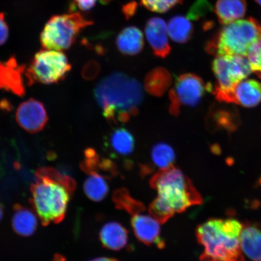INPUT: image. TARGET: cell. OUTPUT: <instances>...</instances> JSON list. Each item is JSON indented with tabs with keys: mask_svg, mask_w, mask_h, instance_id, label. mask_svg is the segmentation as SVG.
<instances>
[{
	"mask_svg": "<svg viewBox=\"0 0 261 261\" xmlns=\"http://www.w3.org/2000/svg\"><path fill=\"white\" fill-rule=\"evenodd\" d=\"M25 71V65L18 64L14 56L6 61H0V90L24 96Z\"/></svg>",
	"mask_w": 261,
	"mask_h": 261,
	"instance_id": "cell-11",
	"label": "cell"
},
{
	"mask_svg": "<svg viewBox=\"0 0 261 261\" xmlns=\"http://www.w3.org/2000/svg\"><path fill=\"white\" fill-rule=\"evenodd\" d=\"M150 186L175 213H182L203 203V198L191 179L174 166L155 173L150 179Z\"/></svg>",
	"mask_w": 261,
	"mask_h": 261,
	"instance_id": "cell-4",
	"label": "cell"
},
{
	"mask_svg": "<svg viewBox=\"0 0 261 261\" xmlns=\"http://www.w3.org/2000/svg\"><path fill=\"white\" fill-rule=\"evenodd\" d=\"M3 215H4V208H3L2 204L0 203V221L3 219Z\"/></svg>",
	"mask_w": 261,
	"mask_h": 261,
	"instance_id": "cell-38",
	"label": "cell"
},
{
	"mask_svg": "<svg viewBox=\"0 0 261 261\" xmlns=\"http://www.w3.org/2000/svg\"><path fill=\"white\" fill-rule=\"evenodd\" d=\"M260 39L261 26L256 19H239L222 28L208 42L205 49L217 57H247L250 49Z\"/></svg>",
	"mask_w": 261,
	"mask_h": 261,
	"instance_id": "cell-5",
	"label": "cell"
},
{
	"mask_svg": "<svg viewBox=\"0 0 261 261\" xmlns=\"http://www.w3.org/2000/svg\"><path fill=\"white\" fill-rule=\"evenodd\" d=\"M76 184L69 176L56 169L42 167L35 172V180L31 185L30 201L42 226L63 221L70 197Z\"/></svg>",
	"mask_w": 261,
	"mask_h": 261,
	"instance_id": "cell-1",
	"label": "cell"
},
{
	"mask_svg": "<svg viewBox=\"0 0 261 261\" xmlns=\"http://www.w3.org/2000/svg\"><path fill=\"white\" fill-rule=\"evenodd\" d=\"M137 6H137L136 3L135 2L129 3V4L124 6L123 12L126 18H129L135 14Z\"/></svg>",
	"mask_w": 261,
	"mask_h": 261,
	"instance_id": "cell-35",
	"label": "cell"
},
{
	"mask_svg": "<svg viewBox=\"0 0 261 261\" xmlns=\"http://www.w3.org/2000/svg\"><path fill=\"white\" fill-rule=\"evenodd\" d=\"M99 238L103 246L107 249L120 250L128 243V231L122 225L116 222H110L101 228Z\"/></svg>",
	"mask_w": 261,
	"mask_h": 261,
	"instance_id": "cell-17",
	"label": "cell"
},
{
	"mask_svg": "<svg viewBox=\"0 0 261 261\" xmlns=\"http://www.w3.org/2000/svg\"><path fill=\"white\" fill-rule=\"evenodd\" d=\"M12 226L16 233L21 237L32 236L38 227V220L34 212L22 205L15 204L12 219Z\"/></svg>",
	"mask_w": 261,
	"mask_h": 261,
	"instance_id": "cell-18",
	"label": "cell"
},
{
	"mask_svg": "<svg viewBox=\"0 0 261 261\" xmlns=\"http://www.w3.org/2000/svg\"><path fill=\"white\" fill-rule=\"evenodd\" d=\"M116 46L123 55L135 56L140 54L144 46L143 33L135 26L124 28L117 35Z\"/></svg>",
	"mask_w": 261,
	"mask_h": 261,
	"instance_id": "cell-16",
	"label": "cell"
},
{
	"mask_svg": "<svg viewBox=\"0 0 261 261\" xmlns=\"http://www.w3.org/2000/svg\"><path fill=\"white\" fill-rule=\"evenodd\" d=\"M9 37V28L6 21L5 16L0 13V45L5 44Z\"/></svg>",
	"mask_w": 261,
	"mask_h": 261,
	"instance_id": "cell-33",
	"label": "cell"
},
{
	"mask_svg": "<svg viewBox=\"0 0 261 261\" xmlns=\"http://www.w3.org/2000/svg\"><path fill=\"white\" fill-rule=\"evenodd\" d=\"M15 119L19 126L32 134L41 132L48 120L44 104L34 99L25 100L19 106Z\"/></svg>",
	"mask_w": 261,
	"mask_h": 261,
	"instance_id": "cell-10",
	"label": "cell"
},
{
	"mask_svg": "<svg viewBox=\"0 0 261 261\" xmlns=\"http://www.w3.org/2000/svg\"><path fill=\"white\" fill-rule=\"evenodd\" d=\"M213 8L205 0H197L189 10L187 18L190 20L198 21L210 13Z\"/></svg>",
	"mask_w": 261,
	"mask_h": 261,
	"instance_id": "cell-30",
	"label": "cell"
},
{
	"mask_svg": "<svg viewBox=\"0 0 261 261\" xmlns=\"http://www.w3.org/2000/svg\"><path fill=\"white\" fill-rule=\"evenodd\" d=\"M168 31L169 37L177 43L184 44L190 40L194 27L190 19L181 15H176L169 20Z\"/></svg>",
	"mask_w": 261,
	"mask_h": 261,
	"instance_id": "cell-22",
	"label": "cell"
},
{
	"mask_svg": "<svg viewBox=\"0 0 261 261\" xmlns=\"http://www.w3.org/2000/svg\"><path fill=\"white\" fill-rule=\"evenodd\" d=\"M257 75H258V76L261 79V73H257Z\"/></svg>",
	"mask_w": 261,
	"mask_h": 261,
	"instance_id": "cell-40",
	"label": "cell"
},
{
	"mask_svg": "<svg viewBox=\"0 0 261 261\" xmlns=\"http://www.w3.org/2000/svg\"><path fill=\"white\" fill-rule=\"evenodd\" d=\"M107 178L97 172L89 174L84 184V191L90 200L99 202L107 197L109 191Z\"/></svg>",
	"mask_w": 261,
	"mask_h": 261,
	"instance_id": "cell-23",
	"label": "cell"
},
{
	"mask_svg": "<svg viewBox=\"0 0 261 261\" xmlns=\"http://www.w3.org/2000/svg\"><path fill=\"white\" fill-rule=\"evenodd\" d=\"M54 261H65L64 257L60 254H57L55 256Z\"/></svg>",
	"mask_w": 261,
	"mask_h": 261,
	"instance_id": "cell-37",
	"label": "cell"
},
{
	"mask_svg": "<svg viewBox=\"0 0 261 261\" xmlns=\"http://www.w3.org/2000/svg\"><path fill=\"white\" fill-rule=\"evenodd\" d=\"M90 261H119L116 259L110 258V257H97V258L94 259Z\"/></svg>",
	"mask_w": 261,
	"mask_h": 261,
	"instance_id": "cell-36",
	"label": "cell"
},
{
	"mask_svg": "<svg viewBox=\"0 0 261 261\" xmlns=\"http://www.w3.org/2000/svg\"><path fill=\"white\" fill-rule=\"evenodd\" d=\"M100 70L99 63L95 61H90L84 65L82 70V76L87 81L93 80L99 75Z\"/></svg>",
	"mask_w": 261,
	"mask_h": 261,
	"instance_id": "cell-32",
	"label": "cell"
},
{
	"mask_svg": "<svg viewBox=\"0 0 261 261\" xmlns=\"http://www.w3.org/2000/svg\"><path fill=\"white\" fill-rule=\"evenodd\" d=\"M261 102V84L256 80L241 81L228 97L227 103L245 107H255Z\"/></svg>",
	"mask_w": 261,
	"mask_h": 261,
	"instance_id": "cell-14",
	"label": "cell"
},
{
	"mask_svg": "<svg viewBox=\"0 0 261 261\" xmlns=\"http://www.w3.org/2000/svg\"><path fill=\"white\" fill-rule=\"evenodd\" d=\"M155 218L141 214L134 215L132 226L137 238L148 246L155 245L160 249L165 247V241L161 236V226Z\"/></svg>",
	"mask_w": 261,
	"mask_h": 261,
	"instance_id": "cell-13",
	"label": "cell"
},
{
	"mask_svg": "<svg viewBox=\"0 0 261 261\" xmlns=\"http://www.w3.org/2000/svg\"><path fill=\"white\" fill-rule=\"evenodd\" d=\"M247 11L245 0H218L215 13L222 24H228L243 18Z\"/></svg>",
	"mask_w": 261,
	"mask_h": 261,
	"instance_id": "cell-19",
	"label": "cell"
},
{
	"mask_svg": "<svg viewBox=\"0 0 261 261\" xmlns=\"http://www.w3.org/2000/svg\"><path fill=\"white\" fill-rule=\"evenodd\" d=\"M94 98L111 124L126 123L139 113L143 100L142 85L135 78L114 73L101 80L93 91Z\"/></svg>",
	"mask_w": 261,
	"mask_h": 261,
	"instance_id": "cell-2",
	"label": "cell"
},
{
	"mask_svg": "<svg viewBox=\"0 0 261 261\" xmlns=\"http://www.w3.org/2000/svg\"><path fill=\"white\" fill-rule=\"evenodd\" d=\"M100 158L95 150L93 148H87L84 151V159L81 163L80 167L82 170L87 174L92 172L99 174V165Z\"/></svg>",
	"mask_w": 261,
	"mask_h": 261,
	"instance_id": "cell-28",
	"label": "cell"
},
{
	"mask_svg": "<svg viewBox=\"0 0 261 261\" xmlns=\"http://www.w3.org/2000/svg\"><path fill=\"white\" fill-rule=\"evenodd\" d=\"M151 156L153 163L160 169V170L174 166L175 161V151L168 143H156L152 146Z\"/></svg>",
	"mask_w": 261,
	"mask_h": 261,
	"instance_id": "cell-25",
	"label": "cell"
},
{
	"mask_svg": "<svg viewBox=\"0 0 261 261\" xmlns=\"http://www.w3.org/2000/svg\"><path fill=\"white\" fill-rule=\"evenodd\" d=\"M92 24V21L78 12L54 16L41 32L42 46L46 50H67L74 44L80 32Z\"/></svg>",
	"mask_w": 261,
	"mask_h": 261,
	"instance_id": "cell-6",
	"label": "cell"
},
{
	"mask_svg": "<svg viewBox=\"0 0 261 261\" xmlns=\"http://www.w3.org/2000/svg\"><path fill=\"white\" fill-rule=\"evenodd\" d=\"M149 212L151 216L160 224H163L174 216L175 212L169 205L158 197L149 205Z\"/></svg>",
	"mask_w": 261,
	"mask_h": 261,
	"instance_id": "cell-27",
	"label": "cell"
},
{
	"mask_svg": "<svg viewBox=\"0 0 261 261\" xmlns=\"http://www.w3.org/2000/svg\"><path fill=\"white\" fill-rule=\"evenodd\" d=\"M141 4L149 11L156 13H165L181 4L182 0H140Z\"/></svg>",
	"mask_w": 261,
	"mask_h": 261,
	"instance_id": "cell-29",
	"label": "cell"
},
{
	"mask_svg": "<svg viewBox=\"0 0 261 261\" xmlns=\"http://www.w3.org/2000/svg\"><path fill=\"white\" fill-rule=\"evenodd\" d=\"M241 249L252 261H261V228L246 224L241 231Z\"/></svg>",
	"mask_w": 261,
	"mask_h": 261,
	"instance_id": "cell-20",
	"label": "cell"
},
{
	"mask_svg": "<svg viewBox=\"0 0 261 261\" xmlns=\"http://www.w3.org/2000/svg\"><path fill=\"white\" fill-rule=\"evenodd\" d=\"M210 121L218 128L233 130L237 128L238 117L237 113L233 111L223 109L212 110Z\"/></svg>",
	"mask_w": 261,
	"mask_h": 261,
	"instance_id": "cell-26",
	"label": "cell"
},
{
	"mask_svg": "<svg viewBox=\"0 0 261 261\" xmlns=\"http://www.w3.org/2000/svg\"><path fill=\"white\" fill-rule=\"evenodd\" d=\"M172 76L164 67L154 68L146 74L145 79V90L152 96L161 97L171 86Z\"/></svg>",
	"mask_w": 261,
	"mask_h": 261,
	"instance_id": "cell-21",
	"label": "cell"
},
{
	"mask_svg": "<svg viewBox=\"0 0 261 261\" xmlns=\"http://www.w3.org/2000/svg\"><path fill=\"white\" fill-rule=\"evenodd\" d=\"M71 69V65L63 52L43 50L35 55L25 68V77L28 86L57 84L65 79Z\"/></svg>",
	"mask_w": 261,
	"mask_h": 261,
	"instance_id": "cell-7",
	"label": "cell"
},
{
	"mask_svg": "<svg viewBox=\"0 0 261 261\" xmlns=\"http://www.w3.org/2000/svg\"><path fill=\"white\" fill-rule=\"evenodd\" d=\"M243 224L236 219H210L199 225L196 236L204 247L201 261H244L240 237Z\"/></svg>",
	"mask_w": 261,
	"mask_h": 261,
	"instance_id": "cell-3",
	"label": "cell"
},
{
	"mask_svg": "<svg viewBox=\"0 0 261 261\" xmlns=\"http://www.w3.org/2000/svg\"><path fill=\"white\" fill-rule=\"evenodd\" d=\"M254 1H255L257 3V4L261 6V0H254Z\"/></svg>",
	"mask_w": 261,
	"mask_h": 261,
	"instance_id": "cell-39",
	"label": "cell"
},
{
	"mask_svg": "<svg viewBox=\"0 0 261 261\" xmlns=\"http://www.w3.org/2000/svg\"><path fill=\"white\" fill-rule=\"evenodd\" d=\"M105 146L114 158L127 156L135 151V139L128 129L119 127L107 136Z\"/></svg>",
	"mask_w": 261,
	"mask_h": 261,
	"instance_id": "cell-15",
	"label": "cell"
},
{
	"mask_svg": "<svg viewBox=\"0 0 261 261\" xmlns=\"http://www.w3.org/2000/svg\"><path fill=\"white\" fill-rule=\"evenodd\" d=\"M205 91H212V87L205 85L197 75L186 73L176 77L175 87L169 91L171 103L169 112L178 116L181 106L194 107L197 105Z\"/></svg>",
	"mask_w": 261,
	"mask_h": 261,
	"instance_id": "cell-9",
	"label": "cell"
},
{
	"mask_svg": "<svg viewBox=\"0 0 261 261\" xmlns=\"http://www.w3.org/2000/svg\"><path fill=\"white\" fill-rule=\"evenodd\" d=\"M213 71L217 84L212 91L218 100L227 102L234 87L252 70L246 57L225 55L218 57L214 61Z\"/></svg>",
	"mask_w": 261,
	"mask_h": 261,
	"instance_id": "cell-8",
	"label": "cell"
},
{
	"mask_svg": "<svg viewBox=\"0 0 261 261\" xmlns=\"http://www.w3.org/2000/svg\"><path fill=\"white\" fill-rule=\"evenodd\" d=\"M247 57L252 70L261 73V39L250 49Z\"/></svg>",
	"mask_w": 261,
	"mask_h": 261,
	"instance_id": "cell-31",
	"label": "cell"
},
{
	"mask_svg": "<svg viewBox=\"0 0 261 261\" xmlns=\"http://www.w3.org/2000/svg\"><path fill=\"white\" fill-rule=\"evenodd\" d=\"M97 0H74L75 4L81 11H88L94 8Z\"/></svg>",
	"mask_w": 261,
	"mask_h": 261,
	"instance_id": "cell-34",
	"label": "cell"
},
{
	"mask_svg": "<svg viewBox=\"0 0 261 261\" xmlns=\"http://www.w3.org/2000/svg\"><path fill=\"white\" fill-rule=\"evenodd\" d=\"M112 198L117 208L125 211L132 216L142 214L146 210L144 204L133 198L126 189H116L113 192Z\"/></svg>",
	"mask_w": 261,
	"mask_h": 261,
	"instance_id": "cell-24",
	"label": "cell"
},
{
	"mask_svg": "<svg viewBox=\"0 0 261 261\" xmlns=\"http://www.w3.org/2000/svg\"><path fill=\"white\" fill-rule=\"evenodd\" d=\"M145 32L155 56L161 58L167 57L171 47L168 40V25L164 19L160 17L150 18L146 22Z\"/></svg>",
	"mask_w": 261,
	"mask_h": 261,
	"instance_id": "cell-12",
	"label": "cell"
}]
</instances>
